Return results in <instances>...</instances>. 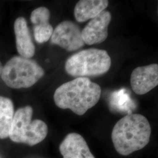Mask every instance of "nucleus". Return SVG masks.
Segmentation results:
<instances>
[{
  "mask_svg": "<svg viewBox=\"0 0 158 158\" xmlns=\"http://www.w3.org/2000/svg\"><path fill=\"white\" fill-rule=\"evenodd\" d=\"M151 127L145 117L130 113L113 128L111 139L119 154L128 156L146 147L150 141Z\"/></svg>",
  "mask_w": 158,
  "mask_h": 158,
  "instance_id": "obj_1",
  "label": "nucleus"
},
{
  "mask_svg": "<svg viewBox=\"0 0 158 158\" xmlns=\"http://www.w3.org/2000/svg\"><path fill=\"white\" fill-rule=\"evenodd\" d=\"M111 64V57L107 51L91 48L70 57L65 63V70L73 77L96 76L106 73Z\"/></svg>",
  "mask_w": 158,
  "mask_h": 158,
  "instance_id": "obj_3",
  "label": "nucleus"
},
{
  "mask_svg": "<svg viewBox=\"0 0 158 158\" xmlns=\"http://www.w3.org/2000/svg\"><path fill=\"white\" fill-rule=\"evenodd\" d=\"M63 158H95L84 138L77 133L66 136L59 146Z\"/></svg>",
  "mask_w": 158,
  "mask_h": 158,
  "instance_id": "obj_9",
  "label": "nucleus"
},
{
  "mask_svg": "<svg viewBox=\"0 0 158 158\" xmlns=\"http://www.w3.org/2000/svg\"><path fill=\"white\" fill-rule=\"evenodd\" d=\"M14 114L11 100L0 96V139H4L9 137Z\"/></svg>",
  "mask_w": 158,
  "mask_h": 158,
  "instance_id": "obj_13",
  "label": "nucleus"
},
{
  "mask_svg": "<svg viewBox=\"0 0 158 158\" xmlns=\"http://www.w3.org/2000/svg\"><path fill=\"white\" fill-rule=\"evenodd\" d=\"M111 20V14L103 11L93 18L81 31L85 44L91 45L103 42L108 37V28Z\"/></svg>",
  "mask_w": 158,
  "mask_h": 158,
  "instance_id": "obj_8",
  "label": "nucleus"
},
{
  "mask_svg": "<svg viewBox=\"0 0 158 158\" xmlns=\"http://www.w3.org/2000/svg\"><path fill=\"white\" fill-rule=\"evenodd\" d=\"M100 86L87 77H77L57 89L53 96L57 107L70 109L83 115L95 106L100 98Z\"/></svg>",
  "mask_w": 158,
  "mask_h": 158,
  "instance_id": "obj_2",
  "label": "nucleus"
},
{
  "mask_svg": "<svg viewBox=\"0 0 158 158\" xmlns=\"http://www.w3.org/2000/svg\"><path fill=\"white\" fill-rule=\"evenodd\" d=\"M109 2L107 0H81L74 7V14L76 21L84 23L93 19L104 11Z\"/></svg>",
  "mask_w": 158,
  "mask_h": 158,
  "instance_id": "obj_12",
  "label": "nucleus"
},
{
  "mask_svg": "<svg viewBox=\"0 0 158 158\" xmlns=\"http://www.w3.org/2000/svg\"><path fill=\"white\" fill-rule=\"evenodd\" d=\"M2 69H3V66L2 63L0 62V78L1 77V74H2Z\"/></svg>",
  "mask_w": 158,
  "mask_h": 158,
  "instance_id": "obj_14",
  "label": "nucleus"
},
{
  "mask_svg": "<svg viewBox=\"0 0 158 158\" xmlns=\"http://www.w3.org/2000/svg\"><path fill=\"white\" fill-rule=\"evenodd\" d=\"M51 39L52 44L69 52L78 50L85 44L81 31L78 25L70 21L60 23L53 30Z\"/></svg>",
  "mask_w": 158,
  "mask_h": 158,
  "instance_id": "obj_6",
  "label": "nucleus"
},
{
  "mask_svg": "<svg viewBox=\"0 0 158 158\" xmlns=\"http://www.w3.org/2000/svg\"><path fill=\"white\" fill-rule=\"evenodd\" d=\"M131 85L138 95H143L152 90L158 85V64L135 68L131 76Z\"/></svg>",
  "mask_w": 158,
  "mask_h": 158,
  "instance_id": "obj_7",
  "label": "nucleus"
},
{
  "mask_svg": "<svg viewBox=\"0 0 158 158\" xmlns=\"http://www.w3.org/2000/svg\"><path fill=\"white\" fill-rule=\"evenodd\" d=\"M14 28L18 53L20 56L27 59L32 57L35 53V46L26 19L23 17H18L15 21Z\"/></svg>",
  "mask_w": 158,
  "mask_h": 158,
  "instance_id": "obj_11",
  "label": "nucleus"
},
{
  "mask_svg": "<svg viewBox=\"0 0 158 158\" xmlns=\"http://www.w3.org/2000/svg\"><path fill=\"white\" fill-rule=\"evenodd\" d=\"M44 74V69L34 60L16 56L3 67L1 78L9 87L18 89L32 86Z\"/></svg>",
  "mask_w": 158,
  "mask_h": 158,
  "instance_id": "obj_5",
  "label": "nucleus"
},
{
  "mask_svg": "<svg viewBox=\"0 0 158 158\" xmlns=\"http://www.w3.org/2000/svg\"><path fill=\"white\" fill-rule=\"evenodd\" d=\"M33 108L29 106L19 108L14 114L9 137L12 141L34 146L45 139L48 128L40 119L32 120Z\"/></svg>",
  "mask_w": 158,
  "mask_h": 158,
  "instance_id": "obj_4",
  "label": "nucleus"
},
{
  "mask_svg": "<svg viewBox=\"0 0 158 158\" xmlns=\"http://www.w3.org/2000/svg\"><path fill=\"white\" fill-rule=\"evenodd\" d=\"M51 13L44 6L36 8L32 12L31 21L34 24V38L36 41L42 44L51 39L53 29L49 23Z\"/></svg>",
  "mask_w": 158,
  "mask_h": 158,
  "instance_id": "obj_10",
  "label": "nucleus"
}]
</instances>
